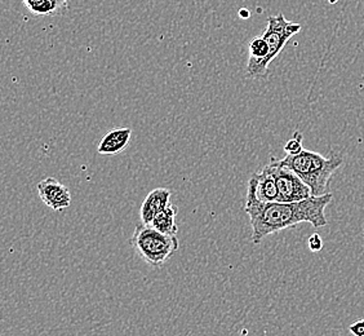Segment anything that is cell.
<instances>
[{
    "mask_svg": "<svg viewBox=\"0 0 364 336\" xmlns=\"http://www.w3.org/2000/svg\"><path fill=\"white\" fill-rule=\"evenodd\" d=\"M309 248L310 251L319 252L323 248V241L321 236L318 233H314L313 236H310L308 241Z\"/></svg>",
    "mask_w": 364,
    "mask_h": 336,
    "instance_id": "13",
    "label": "cell"
},
{
    "mask_svg": "<svg viewBox=\"0 0 364 336\" xmlns=\"http://www.w3.org/2000/svg\"><path fill=\"white\" fill-rule=\"evenodd\" d=\"M171 190L166 188L151 190L141 204V223L151 225L154 217L171 204Z\"/></svg>",
    "mask_w": 364,
    "mask_h": 336,
    "instance_id": "8",
    "label": "cell"
},
{
    "mask_svg": "<svg viewBox=\"0 0 364 336\" xmlns=\"http://www.w3.org/2000/svg\"><path fill=\"white\" fill-rule=\"evenodd\" d=\"M363 233H364V231H363Z\"/></svg>",
    "mask_w": 364,
    "mask_h": 336,
    "instance_id": "17",
    "label": "cell"
},
{
    "mask_svg": "<svg viewBox=\"0 0 364 336\" xmlns=\"http://www.w3.org/2000/svg\"><path fill=\"white\" fill-rule=\"evenodd\" d=\"M177 207L175 204H171L161 210L156 216L154 217L151 225L154 226L155 229L164 233V234H169V236H176L177 234V223H176V216H177Z\"/></svg>",
    "mask_w": 364,
    "mask_h": 336,
    "instance_id": "10",
    "label": "cell"
},
{
    "mask_svg": "<svg viewBox=\"0 0 364 336\" xmlns=\"http://www.w3.org/2000/svg\"><path fill=\"white\" fill-rule=\"evenodd\" d=\"M247 194L253 196L262 204H272L278 199V187L274 177L273 169L267 164L262 171L256 172L248 180Z\"/></svg>",
    "mask_w": 364,
    "mask_h": 336,
    "instance_id": "6",
    "label": "cell"
},
{
    "mask_svg": "<svg viewBox=\"0 0 364 336\" xmlns=\"http://www.w3.org/2000/svg\"><path fill=\"white\" fill-rule=\"evenodd\" d=\"M132 136L131 128H117L106 133L98 144L97 152L102 155H117L126 150Z\"/></svg>",
    "mask_w": 364,
    "mask_h": 336,
    "instance_id": "9",
    "label": "cell"
},
{
    "mask_svg": "<svg viewBox=\"0 0 364 336\" xmlns=\"http://www.w3.org/2000/svg\"><path fill=\"white\" fill-rule=\"evenodd\" d=\"M349 331L354 336H364V318L359 320L357 322L351 323Z\"/></svg>",
    "mask_w": 364,
    "mask_h": 336,
    "instance_id": "14",
    "label": "cell"
},
{
    "mask_svg": "<svg viewBox=\"0 0 364 336\" xmlns=\"http://www.w3.org/2000/svg\"><path fill=\"white\" fill-rule=\"evenodd\" d=\"M38 194L50 210L63 211L71 204L70 191L55 177H47L39 182Z\"/></svg>",
    "mask_w": 364,
    "mask_h": 336,
    "instance_id": "7",
    "label": "cell"
},
{
    "mask_svg": "<svg viewBox=\"0 0 364 336\" xmlns=\"http://www.w3.org/2000/svg\"><path fill=\"white\" fill-rule=\"evenodd\" d=\"M53 1L56 3L57 7H58V9H60V8H63V6H65V4L69 1V0H53Z\"/></svg>",
    "mask_w": 364,
    "mask_h": 336,
    "instance_id": "15",
    "label": "cell"
},
{
    "mask_svg": "<svg viewBox=\"0 0 364 336\" xmlns=\"http://www.w3.org/2000/svg\"><path fill=\"white\" fill-rule=\"evenodd\" d=\"M23 4L31 14L38 16H49L56 14L58 7L53 0H23Z\"/></svg>",
    "mask_w": 364,
    "mask_h": 336,
    "instance_id": "11",
    "label": "cell"
},
{
    "mask_svg": "<svg viewBox=\"0 0 364 336\" xmlns=\"http://www.w3.org/2000/svg\"><path fill=\"white\" fill-rule=\"evenodd\" d=\"M245 11H247V9H242L240 14H242L243 17H250V12H245Z\"/></svg>",
    "mask_w": 364,
    "mask_h": 336,
    "instance_id": "16",
    "label": "cell"
},
{
    "mask_svg": "<svg viewBox=\"0 0 364 336\" xmlns=\"http://www.w3.org/2000/svg\"><path fill=\"white\" fill-rule=\"evenodd\" d=\"M131 245L141 259L154 268L164 266L180 247L176 236L164 234L155 229L153 225L142 223L136 226Z\"/></svg>",
    "mask_w": 364,
    "mask_h": 336,
    "instance_id": "3",
    "label": "cell"
},
{
    "mask_svg": "<svg viewBox=\"0 0 364 336\" xmlns=\"http://www.w3.org/2000/svg\"><path fill=\"white\" fill-rule=\"evenodd\" d=\"M333 196H310L301 202L262 204L253 196L247 194L245 211L252 226V242L259 245L262 239L277 231L294 228L301 223H309L314 228L328 224L326 209Z\"/></svg>",
    "mask_w": 364,
    "mask_h": 336,
    "instance_id": "1",
    "label": "cell"
},
{
    "mask_svg": "<svg viewBox=\"0 0 364 336\" xmlns=\"http://www.w3.org/2000/svg\"><path fill=\"white\" fill-rule=\"evenodd\" d=\"M269 164L272 166L277 187H278L277 202H282V204L301 202L313 196L311 189L302 182L301 177L294 174L292 169L282 164L279 159L272 158Z\"/></svg>",
    "mask_w": 364,
    "mask_h": 336,
    "instance_id": "4",
    "label": "cell"
},
{
    "mask_svg": "<svg viewBox=\"0 0 364 336\" xmlns=\"http://www.w3.org/2000/svg\"><path fill=\"white\" fill-rule=\"evenodd\" d=\"M341 155H333L331 158H324L319 153L310 150H302L300 154L288 155L280 163L292 169L294 174L300 176L302 182L311 189L313 196L327 194L329 182L333 174L343 164Z\"/></svg>",
    "mask_w": 364,
    "mask_h": 336,
    "instance_id": "2",
    "label": "cell"
},
{
    "mask_svg": "<svg viewBox=\"0 0 364 336\" xmlns=\"http://www.w3.org/2000/svg\"><path fill=\"white\" fill-rule=\"evenodd\" d=\"M302 150H304V147H302V135L299 131H296L294 137L291 140H288L287 144L284 145V152L288 155H296L300 154Z\"/></svg>",
    "mask_w": 364,
    "mask_h": 336,
    "instance_id": "12",
    "label": "cell"
},
{
    "mask_svg": "<svg viewBox=\"0 0 364 336\" xmlns=\"http://www.w3.org/2000/svg\"><path fill=\"white\" fill-rule=\"evenodd\" d=\"M301 23L288 21L283 14L270 16L267 19V28L262 36L265 38V41L269 44V48H270L269 56H267L269 65L286 47L288 41L292 36L299 34L301 31Z\"/></svg>",
    "mask_w": 364,
    "mask_h": 336,
    "instance_id": "5",
    "label": "cell"
}]
</instances>
